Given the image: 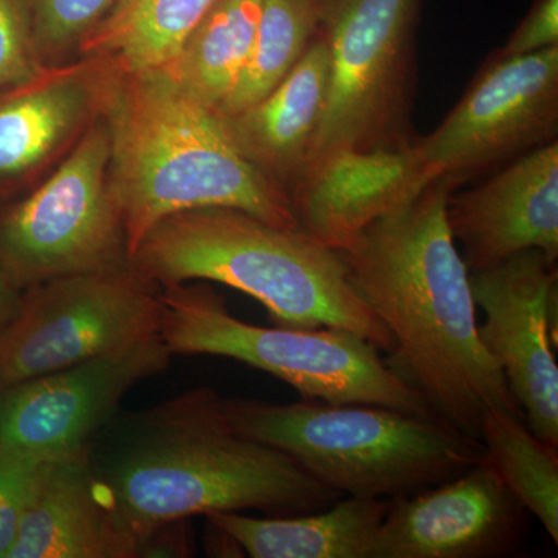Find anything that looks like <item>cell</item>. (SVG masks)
Returning a JSON list of instances; mask_svg holds the SVG:
<instances>
[{
    "label": "cell",
    "mask_w": 558,
    "mask_h": 558,
    "mask_svg": "<svg viewBox=\"0 0 558 558\" xmlns=\"http://www.w3.org/2000/svg\"><path fill=\"white\" fill-rule=\"evenodd\" d=\"M140 554L142 542L110 508L87 449L51 464L7 558H132Z\"/></svg>",
    "instance_id": "16"
},
{
    "label": "cell",
    "mask_w": 558,
    "mask_h": 558,
    "mask_svg": "<svg viewBox=\"0 0 558 558\" xmlns=\"http://www.w3.org/2000/svg\"><path fill=\"white\" fill-rule=\"evenodd\" d=\"M20 293H17V286L11 281L5 270L0 267V329L9 323L16 312L17 304H20Z\"/></svg>",
    "instance_id": "28"
},
{
    "label": "cell",
    "mask_w": 558,
    "mask_h": 558,
    "mask_svg": "<svg viewBox=\"0 0 558 558\" xmlns=\"http://www.w3.org/2000/svg\"><path fill=\"white\" fill-rule=\"evenodd\" d=\"M480 439L484 461L558 543V446L539 439L523 416L501 410L484 416Z\"/></svg>",
    "instance_id": "22"
},
{
    "label": "cell",
    "mask_w": 558,
    "mask_h": 558,
    "mask_svg": "<svg viewBox=\"0 0 558 558\" xmlns=\"http://www.w3.org/2000/svg\"><path fill=\"white\" fill-rule=\"evenodd\" d=\"M447 223L469 271L524 252L558 258V142L517 157L480 185L453 191Z\"/></svg>",
    "instance_id": "14"
},
{
    "label": "cell",
    "mask_w": 558,
    "mask_h": 558,
    "mask_svg": "<svg viewBox=\"0 0 558 558\" xmlns=\"http://www.w3.org/2000/svg\"><path fill=\"white\" fill-rule=\"evenodd\" d=\"M414 140L339 150L311 165L289 194L301 229L340 252L376 220L413 201L433 182Z\"/></svg>",
    "instance_id": "15"
},
{
    "label": "cell",
    "mask_w": 558,
    "mask_h": 558,
    "mask_svg": "<svg viewBox=\"0 0 558 558\" xmlns=\"http://www.w3.org/2000/svg\"><path fill=\"white\" fill-rule=\"evenodd\" d=\"M422 7L424 0L330 2L323 27L330 53L328 102L306 170L339 150L389 148L417 137L411 110Z\"/></svg>",
    "instance_id": "7"
},
{
    "label": "cell",
    "mask_w": 558,
    "mask_h": 558,
    "mask_svg": "<svg viewBox=\"0 0 558 558\" xmlns=\"http://www.w3.org/2000/svg\"><path fill=\"white\" fill-rule=\"evenodd\" d=\"M160 289L159 336L171 354L236 360L286 381L303 399L435 413L424 396L380 357L379 349L357 333L264 328L231 315L226 300L208 286L182 282Z\"/></svg>",
    "instance_id": "6"
},
{
    "label": "cell",
    "mask_w": 558,
    "mask_h": 558,
    "mask_svg": "<svg viewBox=\"0 0 558 558\" xmlns=\"http://www.w3.org/2000/svg\"><path fill=\"white\" fill-rule=\"evenodd\" d=\"M216 0H117L81 43L80 57L124 72L167 68Z\"/></svg>",
    "instance_id": "20"
},
{
    "label": "cell",
    "mask_w": 558,
    "mask_h": 558,
    "mask_svg": "<svg viewBox=\"0 0 558 558\" xmlns=\"http://www.w3.org/2000/svg\"><path fill=\"white\" fill-rule=\"evenodd\" d=\"M223 410L242 436L288 454L341 497H405L486 459L480 439L435 413L311 399H223Z\"/></svg>",
    "instance_id": "5"
},
{
    "label": "cell",
    "mask_w": 558,
    "mask_h": 558,
    "mask_svg": "<svg viewBox=\"0 0 558 558\" xmlns=\"http://www.w3.org/2000/svg\"><path fill=\"white\" fill-rule=\"evenodd\" d=\"M330 53L325 33L277 86L236 116L223 117L242 156L290 194L306 170L328 102Z\"/></svg>",
    "instance_id": "17"
},
{
    "label": "cell",
    "mask_w": 558,
    "mask_h": 558,
    "mask_svg": "<svg viewBox=\"0 0 558 558\" xmlns=\"http://www.w3.org/2000/svg\"><path fill=\"white\" fill-rule=\"evenodd\" d=\"M95 473L110 508L142 548L157 529L194 515L241 510L296 515L343 498L288 454L238 433L211 389L154 410L105 472Z\"/></svg>",
    "instance_id": "3"
},
{
    "label": "cell",
    "mask_w": 558,
    "mask_h": 558,
    "mask_svg": "<svg viewBox=\"0 0 558 558\" xmlns=\"http://www.w3.org/2000/svg\"><path fill=\"white\" fill-rule=\"evenodd\" d=\"M263 0H216L167 65L191 95L216 109L247 68Z\"/></svg>",
    "instance_id": "21"
},
{
    "label": "cell",
    "mask_w": 558,
    "mask_h": 558,
    "mask_svg": "<svg viewBox=\"0 0 558 558\" xmlns=\"http://www.w3.org/2000/svg\"><path fill=\"white\" fill-rule=\"evenodd\" d=\"M33 53L39 68L62 65L117 0H24Z\"/></svg>",
    "instance_id": "24"
},
{
    "label": "cell",
    "mask_w": 558,
    "mask_h": 558,
    "mask_svg": "<svg viewBox=\"0 0 558 558\" xmlns=\"http://www.w3.org/2000/svg\"><path fill=\"white\" fill-rule=\"evenodd\" d=\"M100 58L44 70L0 100V180L20 178L89 126L100 105Z\"/></svg>",
    "instance_id": "18"
},
{
    "label": "cell",
    "mask_w": 558,
    "mask_h": 558,
    "mask_svg": "<svg viewBox=\"0 0 558 558\" xmlns=\"http://www.w3.org/2000/svg\"><path fill=\"white\" fill-rule=\"evenodd\" d=\"M160 288L131 264L32 286L0 329V392L159 337Z\"/></svg>",
    "instance_id": "9"
},
{
    "label": "cell",
    "mask_w": 558,
    "mask_h": 558,
    "mask_svg": "<svg viewBox=\"0 0 558 558\" xmlns=\"http://www.w3.org/2000/svg\"><path fill=\"white\" fill-rule=\"evenodd\" d=\"M558 46L526 57H488L458 105L414 146L429 179L454 191L529 150L557 142Z\"/></svg>",
    "instance_id": "10"
},
{
    "label": "cell",
    "mask_w": 558,
    "mask_h": 558,
    "mask_svg": "<svg viewBox=\"0 0 558 558\" xmlns=\"http://www.w3.org/2000/svg\"><path fill=\"white\" fill-rule=\"evenodd\" d=\"M453 191L449 180H433L339 255L352 288L391 333L389 366L436 414L480 439L488 411H523L480 339L470 271L447 223Z\"/></svg>",
    "instance_id": "1"
},
{
    "label": "cell",
    "mask_w": 558,
    "mask_h": 558,
    "mask_svg": "<svg viewBox=\"0 0 558 558\" xmlns=\"http://www.w3.org/2000/svg\"><path fill=\"white\" fill-rule=\"evenodd\" d=\"M130 264L159 288L202 279L240 290L278 326L344 329L388 354L395 348L339 252L301 227L281 229L233 208L190 209L160 220Z\"/></svg>",
    "instance_id": "4"
},
{
    "label": "cell",
    "mask_w": 558,
    "mask_h": 558,
    "mask_svg": "<svg viewBox=\"0 0 558 558\" xmlns=\"http://www.w3.org/2000/svg\"><path fill=\"white\" fill-rule=\"evenodd\" d=\"M330 2L263 0L252 57L229 98L220 106V116H236L252 108L295 68L325 27Z\"/></svg>",
    "instance_id": "23"
},
{
    "label": "cell",
    "mask_w": 558,
    "mask_h": 558,
    "mask_svg": "<svg viewBox=\"0 0 558 558\" xmlns=\"http://www.w3.org/2000/svg\"><path fill=\"white\" fill-rule=\"evenodd\" d=\"M44 70L33 53L24 0H0V87L24 86Z\"/></svg>",
    "instance_id": "26"
},
{
    "label": "cell",
    "mask_w": 558,
    "mask_h": 558,
    "mask_svg": "<svg viewBox=\"0 0 558 558\" xmlns=\"http://www.w3.org/2000/svg\"><path fill=\"white\" fill-rule=\"evenodd\" d=\"M389 499L343 497L317 512L255 519L207 515L252 558H368Z\"/></svg>",
    "instance_id": "19"
},
{
    "label": "cell",
    "mask_w": 558,
    "mask_h": 558,
    "mask_svg": "<svg viewBox=\"0 0 558 558\" xmlns=\"http://www.w3.org/2000/svg\"><path fill=\"white\" fill-rule=\"evenodd\" d=\"M109 160L98 113L53 174L0 218V267L17 288L130 264Z\"/></svg>",
    "instance_id": "8"
},
{
    "label": "cell",
    "mask_w": 558,
    "mask_h": 558,
    "mask_svg": "<svg viewBox=\"0 0 558 558\" xmlns=\"http://www.w3.org/2000/svg\"><path fill=\"white\" fill-rule=\"evenodd\" d=\"M469 279L475 306L484 312L481 341L505 373L527 427L558 446L557 260L524 250L470 271Z\"/></svg>",
    "instance_id": "11"
},
{
    "label": "cell",
    "mask_w": 558,
    "mask_h": 558,
    "mask_svg": "<svg viewBox=\"0 0 558 558\" xmlns=\"http://www.w3.org/2000/svg\"><path fill=\"white\" fill-rule=\"evenodd\" d=\"M57 459L0 449V558L9 556L21 521Z\"/></svg>",
    "instance_id": "25"
},
{
    "label": "cell",
    "mask_w": 558,
    "mask_h": 558,
    "mask_svg": "<svg viewBox=\"0 0 558 558\" xmlns=\"http://www.w3.org/2000/svg\"><path fill=\"white\" fill-rule=\"evenodd\" d=\"M159 337L0 392V449L61 458L89 440L131 388L170 365Z\"/></svg>",
    "instance_id": "12"
},
{
    "label": "cell",
    "mask_w": 558,
    "mask_h": 558,
    "mask_svg": "<svg viewBox=\"0 0 558 558\" xmlns=\"http://www.w3.org/2000/svg\"><path fill=\"white\" fill-rule=\"evenodd\" d=\"M558 46V0H534L526 16L520 21L501 49L494 51L492 58L526 57L537 51Z\"/></svg>",
    "instance_id": "27"
},
{
    "label": "cell",
    "mask_w": 558,
    "mask_h": 558,
    "mask_svg": "<svg viewBox=\"0 0 558 558\" xmlns=\"http://www.w3.org/2000/svg\"><path fill=\"white\" fill-rule=\"evenodd\" d=\"M527 510L486 461L392 498L368 558H495L524 537Z\"/></svg>",
    "instance_id": "13"
},
{
    "label": "cell",
    "mask_w": 558,
    "mask_h": 558,
    "mask_svg": "<svg viewBox=\"0 0 558 558\" xmlns=\"http://www.w3.org/2000/svg\"><path fill=\"white\" fill-rule=\"evenodd\" d=\"M101 61L98 113L108 124L110 190L128 260L160 220L190 209H240L300 229L289 194L242 156L223 117L170 69L124 72Z\"/></svg>",
    "instance_id": "2"
}]
</instances>
